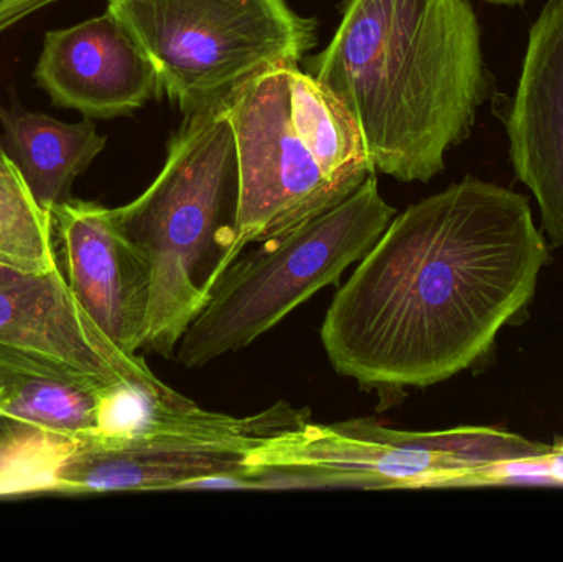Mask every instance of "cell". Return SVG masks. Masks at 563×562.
Returning <instances> with one entry per match:
<instances>
[{"instance_id": "44dd1931", "label": "cell", "mask_w": 563, "mask_h": 562, "mask_svg": "<svg viewBox=\"0 0 563 562\" xmlns=\"http://www.w3.org/2000/svg\"><path fill=\"white\" fill-rule=\"evenodd\" d=\"M492 3H501V5H521L526 0H488Z\"/></svg>"}, {"instance_id": "ba28073f", "label": "cell", "mask_w": 563, "mask_h": 562, "mask_svg": "<svg viewBox=\"0 0 563 562\" xmlns=\"http://www.w3.org/2000/svg\"><path fill=\"white\" fill-rule=\"evenodd\" d=\"M288 66L267 69L228 99L240 167L238 246L271 240L350 197L324 177L290 114Z\"/></svg>"}, {"instance_id": "ffe728a7", "label": "cell", "mask_w": 563, "mask_h": 562, "mask_svg": "<svg viewBox=\"0 0 563 562\" xmlns=\"http://www.w3.org/2000/svg\"><path fill=\"white\" fill-rule=\"evenodd\" d=\"M549 465H551L552 477L558 482V487L563 485V441L552 444L548 452Z\"/></svg>"}, {"instance_id": "5bb4252c", "label": "cell", "mask_w": 563, "mask_h": 562, "mask_svg": "<svg viewBox=\"0 0 563 562\" xmlns=\"http://www.w3.org/2000/svg\"><path fill=\"white\" fill-rule=\"evenodd\" d=\"M0 139L5 154L43 210L71 200L73 181L88 170L108 144L92 119L66 124L42 112L7 108L0 102Z\"/></svg>"}, {"instance_id": "6da1fadb", "label": "cell", "mask_w": 563, "mask_h": 562, "mask_svg": "<svg viewBox=\"0 0 563 562\" xmlns=\"http://www.w3.org/2000/svg\"><path fill=\"white\" fill-rule=\"evenodd\" d=\"M549 261L528 198L465 178L393 218L328 307L324 352L369 392L445 382L492 350Z\"/></svg>"}, {"instance_id": "8fae6325", "label": "cell", "mask_w": 563, "mask_h": 562, "mask_svg": "<svg viewBox=\"0 0 563 562\" xmlns=\"http://www.w3.org/2000/svg\"><path fill=\"white\" fill-rule=\"evenodd\" d=\"M35 79L53 104L88 119L131 115L162 95L151 59L108 10L69 29L49 30Z\"/></svg>"}, {"instance_id": "5b68a950", "label": "cell", "mask_w": 563, "mask_h": 562, "mask_svg": "<svg viewBox=\"0 0 563 562\" xmlns=\"http://www.w3.org/2000/svg\"><path fill=\"white\" fill-rule=\"evenodd\" d=\"M551 448L492 428L400 431L371 418L310 421L251 455L246 487H470L486 485L498 462Z\"/></svg>"}, {"instance_id": "ac0fdd59", "label": "cell", "mask_w": 563, "mask_h": 562, "mask_svg": "<svg viewBox=\"0 0 563 562\" xmlns=\"http://www.w3.org/2000/svg\"><path fill=\"white\" fill-rule=\"evenodd\" d=\"M486 485H532V487H558L552 477L548 454L531 458L508 459L489 469Z\"/></svg>"}, {"instance_id": "9a60e30c", "label": "cell", "mask_w": 563, "mask_h": 562, "mask_svg": "<svg viewBox=\"0 0 563 562\" xmlns=\"http://www.w3.org/2000/svg\"><path fill=\"white\" fill-rule=\"evenodd\" d=\"M290 114L324 177L351 195L376 174L363 132L350 109L311 73L288 66Z\"/></svg>"}, {"instance_id": "4fadbf2b", "label": "cell", "mask_w": 563, "mask_h": 562, "mask_svg": "<svg viewBox=\"0 0 563 562\" xmlns=\"http://www.w3.org/2000/svg\"><path fill=\"white\" fill-rule=\"evenodd\" d=\"M129 393H152L111 386L85 373L40 356L0 345V416L42 431L85 441L101 434Z\"/></svg>"}, {"instance_id": "30bf717a", "label": "cell", "mask_w": 563, "mask_h": 562, "mask_svg": "<svg viewBox=\"0 0 563 562\" xmlns=\"http://www.w3.org/2000/svg\"><path fill=\"white\" fill-rule=\"evenodd\" d=\"M63 276L95 326L129 355L144 349L152 299L147 257L118 230L109 208L71 200L52 211Z\"/></svg>"}, {"instance_id": "7a4b0ae2", "label": "cell", "mask_w": 563, "mask_h": 562, "mask_svg": "<svg viewBox=\"0 0 563 562\" xmlns=\"http://www.w3.org/2000/svg\"><path fill=\"white\" fill-rule=\"evenodd\" d=\"M311 75L360 124L374 170L429 181L468 137L486 96L470 0H344Z\"/></svg>"}, {"instance_id": "7c38bea8", "label": "cell", "mask_w": 563, "mask_h": 562, "mask_svg": "<svg viewBox=\"0 0 563 562\" xmlns=\"http://www.w3.org/2000/svg\"><path fill=\"white\" fill-rule=\"evenodd\" d=\"M506 125L516 174L534 194L545 233L563 247V0H549L532 26Z\"/></svg>"}, {"instance_id": "e0dca14e", "label": "cell", "mask_w": 563, "mask_h": 562, "mask_svg": "<svg viewBox=\"0 0 563 562\" xmlns=\"http://www.w3.org/2000/svg\"><path fill=\"white\" fill-rule=\"evenodd\" d=\"M76 444L0 416V497L55 492L56 472Z\"/></svg>"}, {"instance_id": "2e32d148", "label": "cell", "mask_w": 563, "mask_h": 562, "mask_svg": "<svg viewBox=\"0 0 563 562\" xmlns=\"http://www.w3.org/2000/svg\"><path fill=\"white\" fill-rule=\"evenodd\" d=\"M0 263L46 273L59 267L52 214L43 210L0 145Z\"/></svg>"}, {"instance_id": "8992f818", "label": "cell", "mask_w": 563, "mask_h": 562, "mask_svg": "<svg viewBox=\"0 0 563 562\" xmlns=\"http://www.w3.org/2000/svg\"><path fill=\"white\" fill-rule=\"evenodd\" d=\"M184 114L224 104L267 69L298 65L317 22L288 0H108Z\"/></svg>"}, {"instance_id": "d6986e66", "label": "cell", "mask_w": 563, "mask_h": 562, "mask_svg": "<svg viewBox=\"0 0 563 562\" xmlns=\"http://www.w3.org/2000/svg\"><path fill=\"white\" fill-rule=\"evenodd\" d=\"M55 2L56 0H0V33L12 29L15 23L32 15L36 10Z\"/></svg>"}, {"instance_id": "3957f363", "label": "cell", "mask_w": 563, "mask_h": 562, "mask_svg": "<svg viewBox=\"0 0 563 562\" xmlns=\"http://www.w3.org/2000/svg\"><path fill=\"white\" fill-rule=\"evenodd\" d=\"M224 104L185 114L151 187L109 208L118 230L151 264L144 349L164 359H175L181 337L241 254L240 167Z\"/></svg>"}, {"instance_id": "52a82bcc", "label": "cell", "mask_w": 563, "mask_h": 562, "mask_svg": "<svg viewBox=\"0 0 563 562\" xmlns=\"http://www.w3.org/2000/svg\"><path fill=\"white\" fill-rule=\"evenodd\" d=\"M310 421V409L285 401L244 418L207 411L187 398L158 405L134 428L79 441L56 472L53 494L170 491L208 482L246 487L251 455Z\"/></svg>"}, {"instance_id": "9c48e42d", "label": "cell", "mask_w": 563, "mask_h": 562, "mask_svg": "<svg viewBox=\"0 0 563 562\" xmlns=\"http://www.w3.org/2000/svg\"><path fill=\"white\" fill-rule=\"evenodd\" d=\"M0 345L68 366L111 386L175 398L144 359L115 346L69 289L62 269L35 273L0 263Z\"/></svg>"}, {"instance_id": "277c9868", "label": "cell", "mask_w": 563, "mask_h": 562, "mask_svg": "<svg viewBox=\"0 0 563 562\" xmlns=\"http://www.w3.org/2000/svg\"><path fill=\"white\" fill-rule=\"evenodd\" d=\"M394 217L396 210L384 200L373 174L336 207L243 251L181 337L178 365L203 368L256 342L360 263Z\"/></svg>"}]
</instances>
